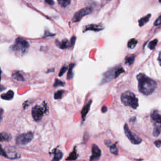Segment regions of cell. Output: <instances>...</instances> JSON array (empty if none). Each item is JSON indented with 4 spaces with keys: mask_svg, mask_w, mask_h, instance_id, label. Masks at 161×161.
<instances>
[{
    "mask_svg": "<svg viewBox=\"0 0 161 161\" xmlns=\"http://www.w3.org/2000/svg\"><path fill=\"white\" fill-rule=\"evenodd\" d=\"M137 79L138 81V89L145 95L151 94L156 88V83L144 74H138Z\"/></svg>",
    "mask_w": 161,
    "mask_h": 161,
    "instance_id": "6da1fadb",
    "label": "cell"
},
{
    "mask_svg": "<svg viewBox=\"0 0 161 161\" xmlns=\"http://www.w3.org/2000/svg\"><path fill=\"white\" fill-rule=\"evenodd\" d=\"M29 48V43L23 38L18 37L15 44L12 46V50L19 56H23Z\"/></svg>",
    "mask_w": 161,
    "mask_h": 161,
    "instance_id": "7a4b0ae2",
    "label": "cell"
},
{
    "mask_svg": "<svg viewBox=\"0 0 161 161\" xmlns=\"http://www.w3.org/2000/svg\"><path fill=\"white\" fill-rule=\"evenodd\" d=\"M121 100L123 104L130 106L133 109H136L138 106V101L135 95L130 91H126L121 96Z\"/></svg>",
    "mask_w": 161,
    "mask_h": 161,
    "instance_id": "3957f363",
    "label": "cell"
},
{
    "mask_svg": "<svg viewBox=\"0 0 161 161\" xmlns=\"http://www.w3.org/2000/svg\"><path fill=\"white\" fill-rule=\"evenodd\" d=\"M34 138V134L31 132L22 133L19 135L16 139V142L19 146H24L30 142Z\"/></svg>",
    "mask_w": 161,
    "mask_h": 161,
    "instance_id": "277c9868",
    "label": "cell"
},
{
    "mask_svg": "<svg viewBox=\"0 0 161 161\" xmlns=\"http://www.w3.org/2000/svg\"><path fill=\"white\" fill-rule=\"evenodd\" d=\"M91 12H92V8L90 7L84 8L81 10H80L74 14V17L72 19V22L74 23L78 22V21H79L84 17H85L86 15L90 14Z\"/></svg>",
    "mask_w": 161,
    "mask_h": 161,
    "instance_id": "5b68a950",
    "label": "cell"
},
{
    "mask_svg": "<svg viewBox=\"0 0 161 161\" xmlns=\"http://www.w3.org/2000/svg\"><path fill=\"white\" fill-rule=\"evenodd\" d=\"M124 131L125 135L127 137V138L129 139L130 141L133 143V144H139L140 143L142 142L141 138L138 137L136 134L133 133L132 132L129 128H128V127L127 124L124 125Z\"/></svg>",
    "mask_w": 161,
    "mask_h": 161,
    "instance_id": "8992f818",
    "label": "cell"
},
{
    "mask_svg": "<svg viewBox=\"0 0 161 161\" xmlns=\"http://www.w3.org/2000/svg\"><path fill=\"white\" fill-rule=\"evenodd\" d=\"M44 111L45 110L44 108H42L40 106L36 105L35 106H34L31 111L32 116H33L34 120L37 121L41 120L43 117V115H44Z\"/></svg>",
    "mask_w": 161,
    "mask_h": 161,
    "instance_id": "52a82bcc",
    "label": "cell"
},
{
    "mask_svg": "<svg viewBox=\"0 0 161 161\" xmlns=\"http://www.w3.org/2000/svg\"><path fill=\"white\" fill-rule=\"evenodd\" d=\"M101 155V152L100 148L95 144L92 147V155L90 157V161H96L100 159Z\"/></svg>",
    "mask_w": 161,
    "mask_h": 161,
    "instance_id": "ba28073f",
    "label": "cell"
},
{
    "mask_svg": "<svg viewBox=\"0 0 161 161\" xmlns=\"http://www.w3.org/2000/svg\"><path fill=\"white\" fill-rule=\"evenodd\" d=\"M115 70H116V68L110 69V70L108 71L104 74L103 79V80H102V84L109 82L112 79L115 78Z\"/></svg>",
    "mask_w": 161,
    "mask_h": 161,
    "instance_id": "9c48e42d",
    "label": "cell"
},
{
    "mask_svg": "<svg viewBox=\"0 0 161 161\" xmlns=\"http://www.w3.org/2000/svg\"><path fill=\"white\" fill-rule=\"evenodd\" d=\"M151 117L155 123V126L161 127V115L157 111H155L151 114Z\"/></svg>",
    "mask_w": 161,
    "mask_h": 161,
    "instance_id": "30bf717a",
    "label": "cell"
},
{
    "mask_svg": "<svg viewBox=\"0 0 161 161\" xmlns=\"http://www.w3.org/2000/svg\"><path fill=\"white\" fill-rule=\"evenodd\" d=\"M56 44L57 47H59L61 49H66L69 47H71V43L67 39H64L61 42H59L58 40H56Z\"/></svg>",
    "mask_w": 161,
    "mask_h": 161,
    "instance_id": "8fae6325",
    "label": "cell"
},
{
    "mask_svg": "<svg viewBox=\"0 0 161 161\" xmlns=\"http://www.w3.org/2000/svg\"><path fill=\"white\" fill-rule=\"evenodd\" d=\"M104 29L103 26L100 25H89L86 26L84 28L83 31H99Z\"/></svg>",
    "mask_w": 161,
    "mask_h": 161,
    "instance_id": "7c38bea8",
    "label": "cell"
},
{
    "mask_svg": "<svg viewBox=\"0 0 161 161\" xmlns=\"http://www.w3.org/2000/svg\"><path fill=\"white\" fill-rule=\"evenodd\" d=\"M91 103H92V101H90L89 103L88 104L86 105L84 108H83L82 111H81V116H82V119L84 120L85 119L86 116L87 115L88 113L89 112V109H90V107H91Z\"/></svg>",
    "mask_w": 161,
    "mask_h": 161,
    "instance_id": "4fadbf2b",
    "label": "cell"
},
{
    "mask_svg": "<svg viewBox=\"0 0 161 161\" xmlns=\"http://www.w3.org/2000/svg\"><path fill=\"white\" fill-rule=\"evenodd\" d=\"M12 139V135L8 133H0V142H8Z\"/></svg>",
    "mask_w": 161,
    "mask_h": 161,
    "instance_id": "5bb4252c",
    "label": "cell"
},
{
    "mask_svg": "<svg viewBox=\"0 0 161 161\" xmlns=\"http://www.w3.org/2000/svg\"><path fill=\"white\" fill-rule=\"evenodd\" d=\"M14 97V92L12 90H10L8 93L3 94L1 96V98L4 100H12Z\"/></svg>",
    "mask_w": 161,
    "mask_h": 161,
    "instance_id": "9a60e30c",
    "label": "cell"
},
{
    "mask_svg": "<svg viewBox=\"0 0 161 161\" xmlns=\"http://www.w3.org/2000/svg\"><path fill=\"white\" fill-rule=\"evenodd\" d=\"M151 14H148L146 16V17H144L141 18L140 20H138L139 26H142L146 23H147L149 21V18H151Z\"/></svg>",
    "mask_w": 161,
    "mask_h": 161,
    "instance_id": "2e32d148",
    "label": "cell"
},
{
    "mask_svg": "<svg viewBox=\"0 0 161 161\" xmlns=\"http://www.w3.org/2000/svg\"><path fill=\"white\" fill-rule=\"evenodd\" d=\"M75 66L74 64H70V65L69 66V67H68V73H67V79H71L72 78H73V68Z\"/></svg>",
    "mask_w": 161,
    "mask_h": 161,
    "instance_id": "e0dca14e",
    "label": "cell"
},
{
    "mask_svg": "<svg viewBox=\"0 0 161 161\" xmlns=\"http://www.w3.org/2000/svg\"><path fill=\"white\" fill-rule=\"evenodd\" d=\"M62 152L59 150H56L54 152V157L52 161H59L62 157Z\"/></svg>",
    "mask_w": 161,
    "mask_h": 161,
    "instance_id": "ac0fdd59",
    "label": "cell"
},
{
    "mask_svg": "<svg viewBox=\"0 0 161 161\" xmlns=\"http://www.w3.org/2000/svg\"><path fill=\"white\" fill-rule=\"evenodd\" d=\"M12 77L15 80H18V81H24V78L23 77L22 75H21L19 72H15L13 74Z\"/></svg>",
    "mask_w": 161,
    "mask_h": 161,
    "instance_id": "d6986e66",
    "label": "cell"
},
{
    "mask_svg": "<svg viewBox=\"0 0 161 161\" xmlns=\"http://www.w3.org/2000/svg\"><path fill=\"white\" fill-rule=\"evenodd\" d=\"M7 158L12 159H17V158L20 157V154L18 153H17V152H7Z\"/></svg>",
    "mask_w": 161,
    "mask_h": 161,
    "instance_id": "ffe728a7",
    "label": "cell"
},
{
    "mask_svg": "<svg viewBox=\"0 0 161 161\" xmlns=\"http://www.w3.org/2000/svg\"><path fill=\"white\" fill-rule=\"evenodd\" d=\"M135 56L134 55H130L126 57L125 59V63L128 64V65L131 66L132 64L133 63L134 60H135Z\"/></svg>",
    "mask_w": 161,
    "mask_h": 161,
    "instance_id": "44dd1931",
    "label": "cell"
},
{
    "mask_svg": "<svg viewBox=\"0 0 161 161\" xmlns=\"http://www.w3.org/2000/svg\"><path fill=\"white\" fill-rule=\"evenodd\" d=\"M137 44V40L135 39H132L128 42V47L130 48V49H133V48L135 47Z\"/></svg>",
    "mask_w": 161,
    "mask_h": 161,
    "instance_id": "7402d4cb",
    "label": "cell"
},
{
    "mask_svg": "<svg viewBox=\"0 0 161 161\" xmlns=\"http://www.w3.org/2000/svg\"><path fill=\"white\" fill-rule=\"evenodd\" d=\"M78 157V155L76 154V149H74V151L70 154L69 156L67 158V160H76Z\"/></svg>",
    "mask_w": 161,
    "mask_h": 161,
    "instance_id": "603a6c76",
    "label": "cell"
},
{
    "mask_svg": "<svg viewBox=\"0 0 161 161\" xmlns=\"http://www.w3.org/2000/svg\"><path fill=\"white\" fill-rule=\"evenodd\" d=\"M57 2L62 7H66L71 3L70 0H58Z\"/></svg>",
    "mask_w": 161,
    "mask_h": 161,
    "instance_id": "cb8c5ba5",
    "label": "cell"
},
{
    "mask_svg": "<svg viewBox=\"0 0 161 161\" xmlns=\"http://www.w3.org/2000/svg\"><path fill=\"white\" fill-rule=\"evenodd\" d=\"M157 42H158V40L157 39H155V40L151 41V42L149 43V45H148V47H149V49H151V50L154 49L155 46H156L157 44Z\"/></svg>",
    "mask_w": 161,
    "mask_h": 161,
    "instance_id": "d4e9b609",
    "label": "cell"
},
{
    "mask_svg": "<svg viewBox=\"0 0 161 161\" xmlns=\"http://www.w3.org/2000/svg\"><path fill=\"white\" fill-rule=\"evenodd\" d=\"M63 94H64V91L63 90H59L57 91L56 93H55L54 94V98L56 100H59L61 99L63 96Z\"/></svg>",
    "mask_w": 161,
    "mask_h": 161,
    "instance_id": "484cf974",
    "label": "cell"
},
{
    "mask_svg": "<svg viewBox=\"0 0 161 161\" xmlns=\"http://www.w3.org/2000/svg\"><path fill=\"white\" fill-rule=\"evenodd\" d=\"M64 85H65V83L62 82V80L56 79L55 80V83L53 84V87H58V86H64Z\"/></svg>",
    "mask_w": 161,
    "mask_h": 161,
    "instance_id": "4316f807",
    "label": "cell"
},
{
    "mask_svg": "<svg viewBox=\"0 0 161 161\" xmlns=\"http://www.w3.org/2000/svg\"><path fill=\"white\" fill-rule=\"evenodd\" d=\"M110 147V152L114 155H118L119 154V150H118L117 147H116L115 145L112 144L111 146Z\"/></svg>",
    "mask_w": 161,
    "mask_h": 161,
    "instance_id": "83f0119b",
    "label": "cell"
},
{
    "mask_svg": "<svg viewBox=\"0 0 161 161\" xmlns=\"http://www.w3.org/2000/svg\"><path fill=\"white\" fill-rule=\"evenodd\" d=\"M124 69H123L122 67H119V68H116L115 70V78H117L118 76H119L120 74H121L122 72H124Z\"/></svg>",
    "mask_w": 161,
    "mask_h": 161,
    "instance_id": "f1b7e54d",
    "label": "cell"
},
{
    "mask_svg": "<svg viewBox=\"0 0 161 161\" xmlns=\"http://www.w3.org/2000/svg\"><path fill=\"white\" fill-rule=\"evenodd\" d=\"M67 69H68V67L67 66L62 67V68L61 69V70H60L59 73V76L61 77L62 76H63V74L66 72V71L67 70Z\"/></svg>",
    "mask_w": 161,
    "mask_h": 161,
    "instance_id": "f546056e",
    "label": "cell"
},
{
    "mask_svg": "<svg viewBox=\"0 0 161 161\" xmlns=\"http://www.w3.org/2000/svg\"><path fill=\"white\" fill-rule=\"evenodd\" d=\"M0 155H2V156H4L5 157H7V152H5L4 150L3 149L1 145H0Z\"/></svg>",
    "mask_w": 161,
    "mask_h": 161,
    "instance_id": "4dcf8cb0",
    "label": "cell"
},
{
    "mask_svg": "<svg viewBox=\"0 0 161 161\" xmlns=\"http://www.w3.org/2000/svg\"><path fill=\"white\" fill-rule=\"evenodd\" d=\"M76 37L75 36H72L71 37V39L70 40V43H71V47H72L74 46V45L75 44V42H76Z\"/></svg>",
    "mask_w": 161,
    "mask_h": 161,
    "instance_id": "1f68e13d",
    "label": "cell"
},
{
    "mask_svg": "<svg viewBox=\"0 0 161 161\" xmlns=\"http://www.w3.org/2000/svg\"><path fill=\"white\" fill-rule=\"evenodd\" d=\"M161 24V15L160 16V17L155 21L154 22V25L155 26H158V25H160Z\"/></svg>",
    "mask_w": 161,
    "mask_h": 161,
    "instance_id": "d6a6232c",
    "label": "cell"
},
{
    "mask_svg": "<svg viewBox=\"0 0 161 161\" xmlns=\"http://www.w3.org/2000/svg\"><path fill=\"white\" fill-rule=\"evenodd\" d=\"M45 2L46 3L49 4L50 5H53V4H54V1H52V0H46V1Z\"/></svg>",
    "mask_w": 161,
    "mask_h": 161,
    "instance_id": "836d02e7",
    "label": "cell"
},
{
    "mask_svg": "<svg viewBox=\"0 0 161 161\" xmlns=\"http://www.w3.org/2000/svg\"><path fill=\"white\" fill-rule=\"evenodd\" d=\"M107 110H108V108H107V107L104 106L102 107V108H101V111L102 113H106L107 111Z\"/></svg>",
    "mask_w": 161,
    "mask_h": 161,
    "instance_id": "e575fe53",
    "label": "cell"
},
{
    "mask_svg": "<svg viewBox=\"0 0 161 161\" xmlns=\"http://www.w3.org/2000/svg\"><path fill=\"white\" fill-rule=\"evenodd\" d=\"M53 35H54V34H50L49 31H45V36H44V37H47V36H53Z\"/></svg>",
    "mask_w": 161,
    "mask_h": 161,
    "instance_id": "d590c367",
    "label": "cell"
},
{
    "mask_svg": "<svg viewBox=\"0 0 161 161\" xmlns=\"http://www.w3.org/2000/svg\"><path fill=\"white\" fill-rule=\"evenodd\" d=\"M155 145L157 147H160L161 146V141H156L155 142Z\"/></svg>",
    "mask_w": 161,
    "mask_h": 161,
    "instance_id": "8d00e7d4",
    "label": "cell"
},
{
    "mask_svg": "<svg viewBox=\"0 0 161 161\" xmlns=\"http://www.w3.org/2000/svg\"><path fill=\"white\" fill-rule=\"evenodd\" d=\"M158 61L159 62V64L161 66V52H159V57H158Z\"/></svg>",
    "mask_w": 161,
    "mask_h": 161,
    "instance_id": "74e56055",
    "label": "cell"
},
{
    "mask_svg": "<svg viewBox=\"0 0 161 161\" xmlns=\"http://www.w3.org/2000/svg\"><path fill=\"white\" fill-rule=\"evenodd\" d=\"M3 113V110H0V121H1V120H2Z\"/></svg>",
    "mask_w": 161,
    "mask_h": 161,
    "instance_id": "f35d334b",
    "label": "cell"
},
{
    "mask_svg": "<svg viewBox=\"0 0 161 161\" xmlns=\"http://www.w3.org/2000/svg\"><path fill=\"white\" fill-rule=\"evenodd\" d=\"M5 89H6V88L3 87V86H0V92H1V91H3V90H4Z\"/></svg>",
    "mask_w": 161,
    "mask_h": 161,
    "instance_id": "ab89813d",
    "label": "cell"
},
{
    "mask_svg": "<svg viewBox=\"0 0 161 161\" xmlns=\"http://www.w3.org/2000/svg\"><path fill=\"white\" fill-rule=\"evenodd\" d=\"M1 74V69H0V74Z\"/></svg>",
    "mask_w": 161,
    "mask_h": 161,
    "instance_id": "60d3db41",
    "label": "cell"
},
{
    "mask_svg": "<svg viewBox=\"0 0 161 161\" xmlns=\"http://www.w3.org/2000/svg\"><path fill=\"white\" fill-rule=\"evenodd\" d=\"M0 75H1V74H0ZM0 80H1V76H0Z\"/></svg>",
    "mask_w": 161,
    "mask_h": 161,
    "instance_id": "b9f144b4",
    "label": "cell"
}]
</instances>
